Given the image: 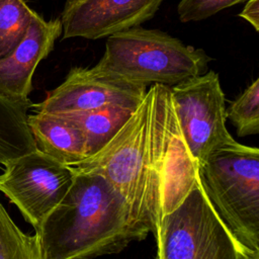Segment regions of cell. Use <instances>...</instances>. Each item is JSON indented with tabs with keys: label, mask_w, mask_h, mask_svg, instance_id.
<instances>
[{
	"label": "cell",
	"mask_w": 259,
	"mask_h": 259,
	"mask_svg": "<svg viewBox=\"0 0 259 259\" xmlns=\"http://www.w3.org/2000/svg\"><path fill=\"white\" fill-rule=\"evenodd\" d=\"M247 0H180L177 5L178 18L181 22L200 21L218 12Z\"/></svg>",
	"instance_id": "16"
},
{
	"label": "cell",
	"mask_w": 259,
	"mask_h": 259,
	"mask_svg": "<svg viewBox=\"0 0 259 259\" xmlns=\"http://www.w3.org/2000/svg\"><path fill=\"white\" fill-rule=\"evenodd\" d=\"M33 12L25 0H0V60L23 39Z\"/></svg>",
	"instance_id": "13"
},
{
	"label": "cell",
	"mask_w": 259,
	"mask_h": 259,
	"mask_svg": "<svg viewBox=\"0 0 259 259\" xmlns=\"http://www.w3.org/2000/svg\"><path fill=\"white\" fill-rule=\"evenodd\" d=\"M147 89L93 67H72L64 82L32 107L35 111L52 114L82 112L106 105L137 108Z\"/></svg>",
	"instance_id": "8"
},
{
	"label": "cell",
	"mask_w": 259,
	"mask_h": 259,
	"mask_svg": "<svg viewBox=\"0 0 259 259\" xmlns=\"http://www.w3.org/2000/svg\"><path fill=\"white\" fill-rule=\"evenodd\" d=\"M210 61L203 49L138 25L107 36L104 54L93 68L146 87H172L204 74Z\"/></svg>",
	"instance_id": "3"
},
{
	"label": "cell",
	"mask_w": 259,
	"mask_h": 259,
	"mask_svg": "<svg viewBox=\"0 0 259 259\" xmlns=\"http://www.w3.org/2000/svg\"><path fill=\"white\" fill-rule=\"evenodd\" d=\"M61 34L60 17L46 20L33 12L23 39L9 56L0 60V96L13 102H30L33 73Z\"/></svg>",
	"instance_id": "10"
},
{
	"label": "cell",
	"mask_w": 259,
	"mask_h": 259,
	"mask_svg": "<svg viewBox=\"0 0 259 259\" xmlns=\"http://www.w3.org/2000/svg\"><path fill=\"white\" fill-rule=\"evenodd\" d=\"M70 1H75V0H70Z\"/></svg>",
	"instance_id": "19"
},
{
	"label": "cell",
	"mask_w": 259,
	"mask_h": 259,
	"mask_svg": "<svg viewBox=\"0 0 259 259\" xmlns=\"http://www.w3.org/2000/svg\"><path fill=\"white\" fill-rule=\"evenodd\" d=\"M227 117L239 137L259 133V79L254 80L229 106Z\"/></svg>",
	"instance_id": "15"
},
{
	"label": "cell",
	"mask_w": 259,
	"mask_h": 259,
	"mask_svg": "<svg viewBox=\"0 0 259 259\" xmlns=\"http://www.w3.org/2000/svg\"><path fill=\"white\" fill-rule=\"evenodd\" d=\"M149 233L103 176L79 171L64 198L35 230L44 259L116 254Z\"/></svg>",
	"instance_id": "2"
},
{
	"label": "cell",
	"mask_w": 259,
	"mask_h": 259,
	"mask_svg": "<svg viewBox=\"0 0 259 259\" xmlns=\"http://www.w3.org/2000/svg\"><path fill=\"white\" fill-rule=\"evenodd\" d=\"M239 16L247 20L258 32L259 31V0H247L245 7L239 13Z\"/></svg>",
	"instance_id": "17"
},
{
	"label": "cell",
	"mask_w": 259,
	"mask_h": 259,
	"mask_svg": "<svg viewBox=\"0 0 259 259\" xmlns=\"http://www.w3.org/2000/svg\"><path fill=\"white\" fill-rule=\"evenodd\" d=\"M0 259H44L37 235L22 232L1 202Z\"/></svg>",
	"instance_id": "14"
},
{
	"label": "cell",
	"mask_w": 259,
	"mask_h": 259,
	"mask_svg": "<svg viewBox=\"0 0 259 259\" xmlns=\"http://www.w3.org/2000/svg\"><path fill=\"white\" fill-rule=\"evenodd\" d=\"M135 109L121 105H106L65 115L74 119L82 128L86 140V158H88L98 153L112 140Z\"/></svg>",
	"instance_id": "12"
},
{
	"label": "cell",
	"mask_w": 259,
	"mask_h": 259,
	"mask_svg": "<svg viewBox=\"0 0 259 259\" xmlns=\"http://www.w3.org/2000/svg\"><path fill=\"white\" fill-rule=\"evenodd\" d=\"M198 180L214 210L237 240L259 250V150L236 143L198 167Z\"/></svg>",
	"instance_id": "4"
},
{
	"label": "cell",
	"mask_w": 259,
	"mask_h": 259,
	"mask_svg": "<svg viewBox=\"0 0 259 259\" xmlns=\"http://www.w3.org/2000/svg\"><path fill=\"white\" fill-rule=\"evenodd\" d=\"M243 259H259V250L248 251Z\"/></svg>",
	"instance_id": "18"
},
{
	"label": "cell",
	"mask_w": 259,
	"mask_h": 259,
	"mask_svg": "<svg viewBox=\"0 0 259 259\" xmlns=\"http://www.w3.org/2000/svg\"><path fill=\"white\" fill-rule=\"evenodd\" d=\"M103 176L135 220L156 233L198 181L197 164L182 137L170 87L151 85L128 120L98 153L72 166Z\"/></svg>",
	"instance_id": "1"
},
{
	"label": "cell",
	"mask_w": 259,
	"mask_h": 259,
	"mask_svg": "<svg viewBox=\"0 0 259 259\" xmlns=\"http://www.w3.org/2000/svg\"><path fill=\"white\" fill-rule=\"evenodd\" d=\"M155 259H243L248 251L219 217L199 180L154 234Z\"/></svg>",
	"instance_id": "5"
},
{
	"label": "cell",
	"mask_w": 259,
	"mask_h": 259,
	"mask_svg": "<svg viewBox=\"0 0 259 259\" xmlns=\"http://www.w3.org/2000/svg\"><path fill=\"white\" fill-rule=\"evenodd\" d=\"M164 0H67L61 14L62 38L99 39L141 25Z\"/></svg>",
	"instance_id": "9"
},
{
	"label": "cell",
	"mask_w": 259,
	"mask_h": 259,
	"mask_svg": "<svg viewBox=\"0 0 259 259\" xmlns=\"http://www.w3.org/2000/svg\"><path fill=\"white\" fill-rule=\"evenodd\" d=\"M0 191L36 230L61 202L73 183L75 171L35 150L4 164Z\"/></svg>",
	"instance_id": "7"
},
{
	"label": "cell",
	"mask_w": 259,
	"mask_h": 259,
	"mask_svg": "<svg viewBox=\"0 0 259 259\" xmlns=\"http://www.w3.org/2000/svg\"><path fill=\"white\" fill-rule=\"evenodd\" d=\"M28 125L36 150L58 162L74 166L87 157L85 135L68 115L35 111L28 115Z\"/></svg>",
	"instance_id": "11"
},
{
	"label": "cell",
	"mask_w": 259,
	"mask_h": 259,
	"mask_svg": "<svg viewBox=\"0 0 259 259\" xmlns=\"http://www.w3.org/2000/svg\"><path fill=\"white\" fill-rule=\"evenodd\" d=\"M170 91L182 137L197 168L213 152L237 143L226 125L225 94L218 73L206 71Z\"/></svg>",
	"instance_id": "6"
}]
</instances>
